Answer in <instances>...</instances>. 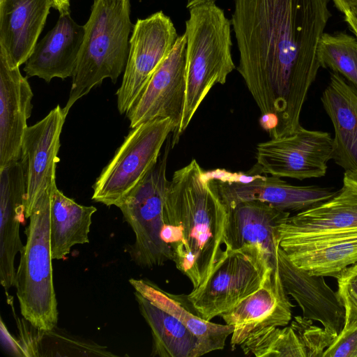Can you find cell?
<instances>
[{"mask_svg":"<svg viewBox=\"0 0 357 357\" xmlns=\"http://www.w3.org/2000/svg\"><path fill=\"white\" fill-rule=\"evenodd\" d=\"M344 20L357 38V6L344 13Z\"/></svg>","mask_w":357,"mask_h":357,"instance_id":"cell-34","label":"cell"},{"mask_svg":"<svg viewBox=\"0 0 357 357\" xmlns=\"http://www.w3.org/2000/svg\"><path fill=\"white\" fill-rule=\"evenodd\" d=\"M245 355L257 357H305L306 351L291 326L272 327L258 333L240 345Z\"/></svg>","mask_w":357,"mask_h":357,"instance_id":"cell-27","label":"cell"},{"mask_svg":"<svg viewBox=\"0 0 357 357\" xmlns=\"http://www.w3.org/2000/svg\"><path fill=\"white\" fill-rule=\"evenodd\" d=\"M33 93L20 67L0 54V167L20 160Z\"/></svg>","mask_w":357,"mask_h":357,"instance_id":"cell-18","label":"cell"},{"mask_svg":"<svg viewBox=\"0 0 357 357\" xmlns=\"http://www.w3.org/2000/svg\"><path fill=\"white\" fill-rule=\"evenodd\" d=\"M97 208L81 205L56 186L51 195L50 243L53 259H62L72 247L89 242L93 215Z\"/></svg>","mask_w":357,"mask_h":357,"instance_id":"cell-25","label":"cell"},{"mask_svg":"<svg viewBox=\"0 0 357 357\" xmlns=\"http://www.w3.org/2000/svg\"><path fill=\"white\" fill-rule=\"evenodd\" d=\"M356 173H357V172H356Z\"/></svg>","mask_w":357,"mask_h":357,"instance_id":"cell-38","label":"cell"},{"mask_svg":"<svg viewBox=\"0 0 357 357\" xmlns=\"http://www.w3.org/2000/svg\"><path fill=\"white\" fill-rule=\"evenodd\" d=\"M320 66L343 75L357 89V40L340 32L324 33L318 48Z\"/></svg>","mask_w":357,"mask_h":357,"instance_id":"cell-28","label":"cell"},{"mask_svg":"<svg viewBox=\"0 0 357 357\" xmlns=\"http://www.w3.org/2000/svg\"><path fill=\"white\" fill-rule=\"evenodd\" d=\"M139 312L152 335V356L198 357L204 355L199 339L181 321L135 292Z\"/></svg>","mask_w":357,"mask_h":357,"instance_id":"cell-26","label":"cell"},{"mask_svg":"<svg viewBox=\"0 0 357 357\" xmlns=\"http://www.w3.org/2000/svg\"><path fill=\"white\" fill-rule=\"evenodd\" d=\"M231 21L215 3L190 9L185 22V97L181 121L173 135L178 142L211 89L223 84L236 68L231 55Z\"/></svg>","mask_w":357,"mask_h":357,"instance_id":"cell-3","label":"cell"},{"mask_svg":"<svg viewBox=\"0 0 357 357\" xmlns=\"http://www.w3.org/2000/svg\"><path fill=\"white\" fill-rule=\"evenodd\" d=\"M335 278L337 296L345 312L342 329H346L357 322V263L342 270Z\"/></svg>","mask_w":357,"mask_h":357,"instance_id":"cell-31","label":"cell"},{"mask_svg":"<svg viewBox=\"0 0 357 357\" xmlns=\"http://www.w3.org/2000/svg\"><path fill=\"white\" fill-rule=\"evenodd\" d=\"M136 291L151 303L181 321L199 339L204 355L224 349L227 339L234 327L220 324L202 318L187 295H175L162 289L146 279L129 280Z\"/></svg>","mask_w":357,"mask_h":357,"instance_id":"cell-23","label":"cell"},{"mask_svg":"<svg viewBox=\"0 0 357 357\" xmlns=\"http://www.w3.org/2000/svg\"><path fill=\"white\" fill-rule=\"evenodd\" d=\"M84 26L77 24L70 13L60 14L54 26L37 43L25 63L26 77H38L50 82L74 74L84 36Z\"/></svg>","mask_w":357,"mask_h":357,"instance_id":"cell-21","label":"cell"},{"mask_svg":"<svg viewBox=\"0 0 357 357\" xmlns=\"http://www.w3.org/2000/svg\"><path fill=\"white\" fill-rule=\"evenodd\" d=\"M56 328V327L50 331H43L34 328L33 356H38L39 351L45 346L48 347L43 350L41 356L50 346L51 348L47 352L46 356H62L61 352H70L71 356H75L73 352H75L78 356H80L78 353H80L82 356H116L109 352L105 347L61 331H57Z\"/></svg>","mask_w":357,"mask_h":357,"instance_id":"cell-29","label":"cell"},{"mask_svg":"<svg viewBox=\"0 0 357 357\" xmlns=\"http://www.w3.org/2000/svg\"><path fill=\"white\" fill-rule=\"evenodd\" d=\"M322 357H357V322L342 329Z\"/></svg>","mask_w":357,"mask_h":357,"instance_id":"cell-32","label":"cell"},{"mask_svg":"<svg viewBox=\"0 0 357 357\" xmlns=\"http://www.w3.org/2000/svg\"><path fill=\"white\" fill-rule=\"evenodd\" d=\"M53 189L45 190L40 195L29 218L26 244L20 251L15 284L23 318L43 331L54 328L58 321L50 243Z\"/></svg>","mask_w":357,"mask_h":357,"instance_id":"cell-5","label":"cell"},{"mask_svg":"<svg viewBox=\"0 0 357 357\" xmlns=\"http://www.w3.org/2000/svg\"><path fill=\"white\" fill-rule=\"evenodd\" d=\"M278 266L285 291L297 303L303 317L319 321L336 337L344 326V308L324 277L311 275L294 265L280 247Z\"/></svg>","mask_w":357,"mask_h":357,"instance_id":"cell-16","label":"cell"},{"mask_svg":"<svg viewBox=\"0 0 357 357\" xmlns=\"http://www.w3.org/2000/svg\"><path fill=\"white\" fill-rule=\"evenodd\" d=\"M290 326L297 333L309 357H322L324 351L335 338L323 327L314 325L312 320L303 316L294 317Z\"/></svg>","mask_w":357,"mask_h":357,"instance_id":"cell-30","label":"cell"},{"mask_svg":"<svg viewBox=\"0 0 357 357\" xmlns=\"http://www.w3.org/2000/svg\"><path fill=\"white\" fill-rule=\"evenodd\" d=\"M170 148L168 140L156 165L117 206L135 236L126 251L131 260L142 268L161 266L174 258L172 250L162 238L164 206L170 183L166 175Z\"/></svg>","mask_w":357,"mask_h":357,"instance_id":"cell-6","label":"cell"},{"mask_svg":"<svg viewBox=\"0 0 357 357\" xmlns=\"http://www.w3.org/2000/svg\"><path fill=\"white\" fill-rule=\"evenodd\" d=\"M227 216L215 181L196 160L174 172L165 202L162 238L192 289L206 282L223 254Z\"/></svg>","mask_w":357,"mask_h":357,"instance_id":"cell-2","label":"cell"},{"mask_svg":"<svg viewBox=\"0 0 357 357\" xmlns=\"http://www.w3.org/2000/svg\"><path fill=\"white\" fill-rule=\"evenodd\" d=\"M216 0H187V8L190 10L192 8L206 4L215 3Z\"/></svg>","mask_w":357,"mask_h":357,"instance_id":"cell-37","label":"cell"},{"mask_svg":"<svg viewBox=\"0 0 357 357\" xmlns=\"http://www.w3.org/2000/svg\"><path fill=\"white\" fill-rule=\"evenodd\" d=\"M321 100L335 130L332 159L345 172H357V89L333 72Z\"/></svg>","mask_w":357,"mask_h":357,"instance_id":"cell-22","label":"cell"},{"mask_svg":"<svg viewBox=\"0 0 357 357\" xmlns=\"http://www.w3.org/2000/svg\"><path fill=\"white\" fill-rule=\"evenodd\" d=\"M357 231V173L345 172L342 188L328 201L290 215L278 227L279 246Z\"/></svg>","mask_w":357,"mask_h":357,"instance_id":"cell-12","label":"cell"},{"mask_svg":"<svg viewBox=\"0 0 357 357\" xmlns=\"http://www.w3.org/2000/svg\"><path fill=\"white\" fill-rule=\"evenodd\" d=\"M0 330L1 344L6 352L13 356H24L18 340H15L12 335H10L2 319H1Z\"/></svg>","mask_w":357,"mask_h":357,"instance_id":"cell-33","label":"cell"},{"mask_svg":"<svg viewBox=\"0 0 357 357\" xmlns=\"http://www.w3.org/2000/svg\"><path fill=\"white\" fill-rule=\"evenodd\" d=\"M328 0H234L237 70L271 138L292 133L319 68Z\"/></svg>","mask_w":357,"mask_h":357,"instance_id":"cell-1","label":"cell"},{"mask_svg":"<svg viewBox=\"0 0 357 357\" xmlns=\"http://www.w3.org/2000/svg\"><path fill=\"white\" fill-rule=\"evenodd\" d=\"M293 307L276 266L259 289L220 316L234 327L231 344L235 347L266 329L287 326Z\"/></svg>","mask_w":357,"mask_h":357,"instance_id":"cell-15","label":"cell"},{"mask_svg":"<svg viewBox=\"0 0 357 357\" xmlns=\"http://www.w3.org/2000/svg\"><path fill=\"white\" fill-rule=\"evenodd\" d=\"M291 263L311 275L336 277L357 263V231L281 248Z\"/></svg>","mask_w":357,"mask_h":357,"instance_id":"cell-24","label":"cell"},{"mask_svg":"<svg viewBox=\"0 0 357 357\" xmlns=\"http://www.w3.org/2000/svg\"><path fill=\"white\" fill-rule=\"evenodd\" d=\"M208 173L227 207L242 202L259 201L280 210L301 212L328 201L337 192L332 188L294 185L280 177L262 175L257 164L245 174L222 169Z\"/></svg>","mask_w":357,"mask_h":357,"instance_id":"cell-9","label":"cell"},{"mask_svg":"<svg viewBox=\"0 0 357 357\" xmlns=\"http://www.w3.org/2000/svg\"><path fill=\"white\" fill-rule=\"evenodd\" d=\"M333 153L331 134L301 126L291 134L259 143L255 157L264 174L303 180L325 176Z\"/></svg>","mask_w":357,"mask_h":357,"instance_id":"cell-11","label":"cell"},{"mask_svg":"<svg viewBox=\"0 0 357 357\" xmlns=\"http://www.w3.org/2000/svg\"><path fill=\"white\" fill-rule=\"evenodd\" d=\"M176 127L168 118L132 128L93 185L92 200L118 206L156 165L161 149Z\"/></svg>","mask_w":357,"mask_h":357,"instance_id":"cell-7","label":"cell"},{"mask_svg":"<svg viewBox=\"0 0 357 357\" xmlns=\"http://www.w3.org/2000/svg\"><path fill=\"white\" fill-rule=\"evenodd\" d=\"M178 35L162 11L138 19L130 39V52L121 84L116 91L117 108L126 114L151 76L174 47Z\"/></svg>","mask_w":357,"mask_h":357,"instance_id":"cell-10","label":"cell"},{"mask_svg":"<svg viewBox=\"0 0 357 357\" xmlns=\"http://www.w3.org/2000/svg\"><path fill=\"white\" fill-rule=\"evenodd\" d=\"M228 208L224 236L225 248L254 246L261 250L273 267L278 266V226L290 212L259 201L239 202Z\"/></svg>","mask_w":357,"mask_h":357,"instance_id":"cell-17","label":"cell"},{"mask_svg":"<svg viewBox=\"0 0 357 357\" xmlns=\"http://www.w3.org/2000/svg\"><path fill=\"white\" fill-rule=\"evenodd\" d=\"M52 6V0H0V54L11 67L29 58Z\"/></svg>","mask_w":357,"mask_h":357,"instance_id":"cell-20","label":"cell"},{"mask_svg":"<svg viewBox=\"0 0 357 357\" xmlns=\"http://www.w3.org/2000/svg\"><path fill=\"white\" fill-rule=\"evenodd\" d=\"M335 6L342 13L357 6V0H332Z\"/></svg>","mask_w":357,"mask_h":357,"instance_id":"cell-35","label":"cell"},{"mask_svg":"<svg viewBox=\"0 0 357 357\" xmlns=\"http://www.w3.org/2000/svg\"><path fill=\"white\" fill-rule=\"evenodd\" d=\"M52 7L56 9L59 14L70 12V0H52Z\"/></svg>","mask_w":357,"mask_h":357,"instance_id":"cell-36","label":"cell"},{"mask_svg":"<svg viewBox=\"0 0 357 357\" xmlns=\"http://www.w3.org/2000/svg\"><path fill=\"white\" fill-rule=\"evenodd\" d=\"M67 115L63 108L57 105L24 132L20 161L26 183V218L31 215L40 195L56 186L60 136Z\"/></svg>","mask_w":357,"mask_h":357,"instance_id":"cell-14","label":"cell"},{"mask_svg":"<svg viewBox=\"0 0 357 357\" xmlns=\"http://www.w3.org/2000/svg\"><path fill=\"white\" fill-rule=\"evenodd\" d=\"M130 0H94L77 66L72 76L66 114L73 105L106 79L116 82L124 71L134 24Z\"/></svg>","mask_w":357,"mask_h":357,"instance_id":"cell-4","label":"cell"},{"mask_svg":"<svg viewBox=\"0 0 357 357\" xmlns=\"http://www.w3.org/2000/svg\"><path fill=\"white\" fill-rule=\"evenodd\" d=\"M25 195L20 161L0 167V281L6 291L15 284V259L24 246L20 227L25 218Z\"/></svg>","mask_w":357,"mask_h":357,"instance_id":"cell-19","label":"cell"},{"mask_svg":"<svg viewBox=\"0 0 357 357\" xmlns=\"http://www.w3.org/2000/svg\"><path fill=\"white\" fill-rule=\"evenodd\" d=\"M186 37L178 36L168 56L157 68L142 93L126 114L130 128L155 119L181 121L185 97Z\"/></svg>","mask_w":357,"mask_h":357,"instance_id":"cell-13","label":"cell"},{"mask_svg":"<svg viewBox=\"0 0 357 357\" xmlns=\"http://www.w3.org/2000/svg\"><path fill=\"white\" fill-rule=\"evenodd\" d=\"M273 268L257 247L225 248L206 282L188 298L202 318L211 321L259 289Z\"/></svg>","mask_w":357,"mask_h":357,"instance_id":"cell-8","label":"cell"}]
</instances>
